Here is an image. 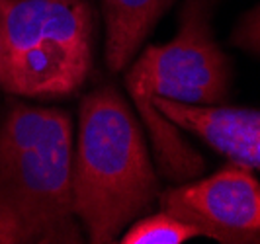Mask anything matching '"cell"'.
<instances>
[{
  "mask_svg": "<svg viewBox=\"0 0 260 244\" xmlns=\"http://www.w3.org/2000/svg\"><path fill=\"white\" fill-rule=\"evenodd\" d=\"M151 103L176 127L198 135L231 162L260 168V112L219 103L194 106L167 98H153Z\"/></svg>",
  "mask_w": 260,
  "mask_h": 244,
  "instance_id": "8992f818",
  "label": "cell"
},
{
  "mask_svg": "<svg viewBox=\"0 0 260 244\" xmlns=\"http://www.w3.org/2000/svg\"><path fill=\"white\" fill-rule=\"evenodd\" d=\"M106 22V63L112 73L133 61L141 43L174 0H100Z\"/></svg>",
  "mask_w": 260,
  "mask_h": 244,
  "instance_id": "52a82bcc",
  "label": "cell"
},
{
  "mask_svg": "<svg viewBox=\"0 0 260 244\" xmlns=\"http://www.w3.org/2000/svg\"><path fill=\"white\" fill-rule=\"evenodd\" d=\"M158 180L143 133L114 86L82 98L73 154L75 213L94 244L116 242L121 231L151 207Z\"/></svg>",
  "mask_w": 260,
  "mask_h": 244,
  "instance_id": "7a4b0ae2",
  "label": "cell"
},
{
  "mask_svg": "<svg viewBox=\"0 0 260 244\" xmlns=\"http://www.w3.org/2000/svg\"><path fill=\"white\" fill-rule=\"evenodd\" d=\"M200 236L192 225L169 213H156L151 217L133 221L129 231L119 236L121 244H182Z\"/></svg>",
  "mask_w": 260,
  "mask_h": 244,
  "instance_id": "ba28073f",
  "label": "cell"
},
{
  "mask_svg": "<svg viewBox=\"0 0 260 244\" xmlns=\"http://www.w3.org/2000/svg\"><path fill=\"white\" fill-rule=\"evenodd\" d=\"M92 33L86 0H0L12 94L61 98L77 92L90 73Z\"/></svg>",
  "mask_w": 260,
  "mask_h": 244,
  "instance_id": "277c9868",
  "label": "cell"
},
{
  "mask_svg": "<svg viewBox=\"0 0 260 244\" xmlns=\"http://www.w3.org/2000/svg\"><path fill=\"white\" fill-rule=\"evenodd\" d=\"M231 41L241 49H247V51L260 55V6L250 10L241 20V24L235 29Z\"/></svg>",
  "mask_w": 260,
  "mask_h": 244,
  "instance_id": "9c48e42d",
  "label": "cell"
},
{
  "mask_svg": "<svg viewBox=\"0 0 260 244\" xmlns=\"http://www.w3.org/2000/svg\"><path fill=\"white\" fill-rule=\"evenodd\" d=\"M217 0H186L174 39L149 45L131 64L125 86L151 137L156 166L165 178L188 182L204 172V158L178 127L151 103L167 98L194 106H217L229 92V61L211 33Z\"/></svg>",
  "mask_w": 260,
  "mask_h": 244,
  "instance_id": "3957f363",
  "label": "cell"
},
{
  "mask_svg": "<svg viewBox=\"0 0 260 244\" xmlns=\"http://www.w3.org/2000/svg\"><path fill=\"white\" fill-rule=\"evenodd\" d=\"M165 213L192 225L200 236L223 244H260V182L250 168L227 164L204 180L160 195Z\"/></svg>",
  "mask_w": 260,
  "mask_h": 244,
  "instance_id": "5b68a950",
  "label": "cell"
},
{
  "mask_svg": "<svg viewBox=\"0 0 260 244\" xmlns=\"http://www.w3.org/2000/svg\"><path fill=\"white\" fill-rule=\"evenodd\" d=\"M73 127L59 108L16 103L0 123V244H77Z\"/></svg>",
  "mask_w": 260,
  "mask_h": 244,
  "instance_id": "6da1fadb",
  "label": "cell"
},
{
  "mask_svg": "<svg viewBox=\"0 0 260 244\" xmlns=\"http://www.w3.org/2000/svg\"><path fill=\"white\" fill-rule=\"evenodd\" d=\"M0 88L12 92V77H10V66H8V57H6L2 38H0Z\"/></svg>",
  "mask_w": 260,
  "mask_h": 244,
  "instance_id": "30bf717a",
  "label": "cell"
}]
</instances>
